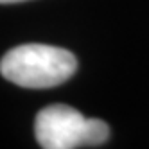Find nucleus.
<instances>
[{
  "instance_id": "1",
  "label": "nucleus",
  "mask_w": 149,
  "mask_h": 149,
  "mask_svg": "<svg viewBox=\"0 0 149 149\" xmlns=\"http://www.w3.org/2000/svg\"><path fill=\"white\" fill-rule=\"evenodd\" d=\"M77 68L76 56L43 43L18 45L0 61L2 76L24 88H52L68 81Z\"/></svg>"
},
{
  "instance_id": "2",
  "label": "nucleus",
  "mask_w": 149,
  "mask_h": 149,
  "mask_svg": "<svg viewBox=\"0 0 149 149\" xmlns=\"http://www.w3.org/2000/svg\"><path fill=\"white\" fill-rule=\"evenodd\" d=\"M34 135L43 149L95 147L106 142L110 127L101 119H86L65 104L43 108L34 120Z\"/></svg>"
},
{
  "instance_id": "3",
  "label": "nucleus",
  "mask_w": 149,
  "mask_h": 149,
  "mask_svg": "<svg viewBox=\"0 0 149 149\" xmlns=\"http://www.w3.org/2000/svg\"><path fill=\"white\" fill-rule=\"evenodd\" d=\"M18 2H25V0H0V4H18Z\"/></svg>"
}]
</instances>
